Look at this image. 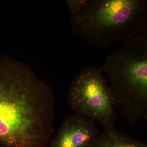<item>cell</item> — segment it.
<instances>
[{"label": "cell", "instance_id": "7", "mask_svg": "<svg viewBox=\"0 0 147 147\" xmlns=\"http://www.w3.org/2000/svg\"><path fill=\"white\" fill-rule=\"evenodd\" d=\"M86 0H76L66 1L67 4L70 10L71 16L75 15L82 9L86 3Z\"/></svg>", "mask_w": 147, "mask_h": 147}, {"label": "cell", "instance_id": "5", "mask_svg": "<svg viewBox=\"0 0 147 147\" xmlns=\"http://www.w3.org/2000/svg\"><path fill=\"white\" fill-rule=\"evenodd\" d=\"M99 134L94 121L75 114L64 121L49 147H88Z\"/></svg>", "mask_w": 147, "mask_h": 147}, {"label": "cell", "instance_id": "1", "mask_svg": "<svg viewBox=\"0 0 147 147\" xmlns=\"http://www.w3.org/2000/svg\"><path fill=\"white\" fill-rule=\"evenodd\" d=\"M50 86L26 67L0 69V147H44L53 131Z\"/></svg>", "mask_w": 147, "mask_h": 147}, {"label": "cell", "instance_id": "6", "mask_svg": "<svg viewBox=\"0 0 147 147\" xmlns=\"http://www.w3.org/2000/svg\"><path fill=\"white\" fill-rule=\"evenodd\" d=\"M88 147H147V145L115 128L105 130L104 133L98 134Z\"/></svg>", "mask_w": 147, "mask_h": 147}, {"label": "cell", "instance_id": "2", "mask_svg": "<svg viewBox=\"0 0 147 147\" xmlns=\"http://www.w3.org/2000/svg\"><path fill=\"white\" fill-rule=\"evenodd\" d=\"M123 42L100 68L114 107L133 123L147 119V31Z\"/></svg>", "mask_w": 147, "mask_h": 147}, {"label": "cell", "instance_id": "4", "mask_svg": "<svg viewBox=\"0 0 147 147\" xmlns=\"http://www.w3.org/2000/svg\"><path fill=\"white\" fill-rule=\"evenodd\" d=\"M67 100L76 114L97 121L105 130L117 128L109 86L100 67H87L76 74L69 89Z\"/></svg>", "mask_w": 147, "mask_h": 147}, {"label": "cell", "instance_id": "3", "mask_svg": "<svg viewBox=\"0 0 147 147\" xmlns=\"http://www.w3.org/2000/svg\"><path fill=\"white\" fill-rule=\"evenodd\" d=\"M71 22L83 40L104 49L147 31V1L86 0Z\"/></svg>", "mask_w": 147, "mask_h": 147}]
</instances>
